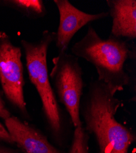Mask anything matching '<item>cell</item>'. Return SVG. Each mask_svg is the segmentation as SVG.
Segmentation results:
<instances>
[{
    "label": "cell",
    "mask_w": 136,
    "mask_h": 153,
    "mask_svg": "<svg viewBox=\"0 0 136 153\" xmlns=\"http://www.w3.org/2000/svg\"><path fill=\"white\" fill-rule=\"evenodd\" d=\"M53 67L49 74L60 102L62 104L75 127L83 123L80 106L84 83L78 58L67 52H59L52 60Z\"/></svg>",
    "instance_id": "277c9868"
},
{
    "label": "cell",
    "mask_w": 136,
    "mask_h": 153,
    "mask_svg": "<svg viewBox=\"0 0 136 153\" xmlns=\"http://www.w3.org/2000/svg\"><path fill=\"white\" fill-rule=\"evenodd\" d=\"M29 17H43L46 14L45 4L42 0H10L3 1Z\"/></svg>",
    "instance_id": "9c48e42d"
},
{
    "label": "cell",
    "mask_w": 136,
    "mask_h": 153,
    "mask_svg": "<svg viewBox=\"0 0 136 153\" xmlns=\"http://www.w3.org/2000/svg\"><path fill=\"white\" fill-rule=\"evenodd\" d=\"M109 16L112 19L110 36L126 40L136 38L135 0H107Z\"/></svg>",
    "instance_id": "ba28073f"
},
{
    "label": "cell",
    "mask_w": 136,
    "mask_h": 153,
    "mask_svg": "<svg viewBox=\"0 0 136 153\" xmlns=\"http://www.w3.org/2000/svg\"><path fill=\"white\" fill-rule=\"evenodd\" d=\"M0 141H2L9 144H14L9 132L5 127L0 123Z\"/></svg>",
    "instance_id": "8fae6325"
},
{
    "label": "cell",
    "mask_w": 136,
    "mask_h": 153,
    "mask_svg": "<svg viewBox=\"0 0 136 153\" xmlns=\"http://www.w3.org/2000/svg\"><path fill=\"white\" fill-rule=\"evenodd\" d=\"M89 134L83 124L75 127L68 153H89Z\"/></svg>",
    "instance_id": "30bf717a"
},
{
    "label": "cell",
    "mask_w": 136,
    "mask_h": 153,
    "mask_svg": "<svg viewBox=\"0 0 136 153\" xmlns=\"http://www.w3.org/2000/svg\"><path fill=\"white\" fill-rule=\"evenodd\" d=\"M21 50L14 45L10 37L0 32V82L10 102L23 114H28L24 97V80Z\"/></svg>",
    "instance_id": "5b68a950"
},
{
    "label": "cell",
    "mask_w": 136,
    "mask_h": 153,
    "mask_svg": "<svg viewBox=\"0 0 136 153\" xmlns=\"http://www.w3.org/2000/svg\"><path fill=\"white\" fill-rule=\"evenodd\" d=\"M0 153H20L18 151L0 145Z\"/></svg>",
    "instance_id": "4fadbf2b"
},
{
    "label": "cell",
    "mask_w": 136,
    "mask_h": 153,
    "mask_svg": "<svg viewBox=\"0 0 136 153\" xmlns=\"http://www.w3.org/2000/svg\"><path fill=\"white\" fill-rule=\"evenodd\" d=\"M59 14V24L56 33L55 44L59 52H67L71 40L75 34L89 23L106 18L109 13L91 14L73 6L68 0H54Z\"/></svg>",
    "instance_id": "8992f818"
},
{
    "label": "cell",
    "mask_w": 136,
    "mask_h": 153,
    "mask_svg": "<svg viewBox=\"0 0 136 153\" xmlns=\"http://www.w3.org/2000/svg\"><path fill=\"white\" fill-rule=\"evenodd\" d=\"M56 33L45 30L40 39L35 42L21 41L25 53L26 68L31 82L40 97L43 111L49 131L57 142H60L64 124L60 108L49 82L47 67V53L54 41Z\"/></svg>",
    "instance_id": "3957f363"
},
{
    "label": "cell",
    "mask_w": 136,
    "mask_h": 153,
    "mask_svg": "<svg viewBox=\"0 0 136 153\" xmlns=\"http://www.w3.org/2000/svg\"><path fill=\"white\" fill-rule=\"evenodd\" d=\"M80 106L84 129L96 141L99 153H128L135 135L115 119L121 102L103 82H90Z\"/></svg>",
    "instance_id": "6da1fadb"
},
{
    "label": "cell",
    "mask_w": 136,
    "mask_h": 153,
    "mask_svg": "<svg viewBox=\"0 0 136 153\" xmlns=\"http://www.w3.org/2000/svg\"><path fill=\"white\" fill-rule=\"evenodd\" d=\"M5 121L12 140L23 153H64L49 143L39 130L11 116Z\"/></svg>",
    "instance_id": "52a82bcc"
},
{
    "label": "cell",
    "mask_w": 136,
    "mask_h": 153,
    "mask_svg": "<svg viewBox=\"0 0 136 153\" xmlns=\"http://www.w3.org/2000/svg\"><path fill=\"white\" fill-rule=\"evenodd\" d=\"M78 58L85 59L95 68L98 79L113 94L129 85L131 78L125 69L126 61L135 58V52L126 40L110 36L103 39L89 25L85 36L71 48Z\"/></svg>",
    "instance_id": "7a4b0ae2"
},
{
    "label": "cell",
    "mask_w": 136,
    "mask_h": 153,
    "mask_svg": "<svg viewBox=\"0 0 136 153\" xmlns=\"http://www.w3.org/2000/svg\"><path fill=\"white\" fill-rule=\"evenodd\" d=\"M11 116L12 115L10 112L5 106L4 102L1 97V95H0V118L6 120Z\"/></svg>",
    "instance_id": "7c38bea8"
}]
</instances>
